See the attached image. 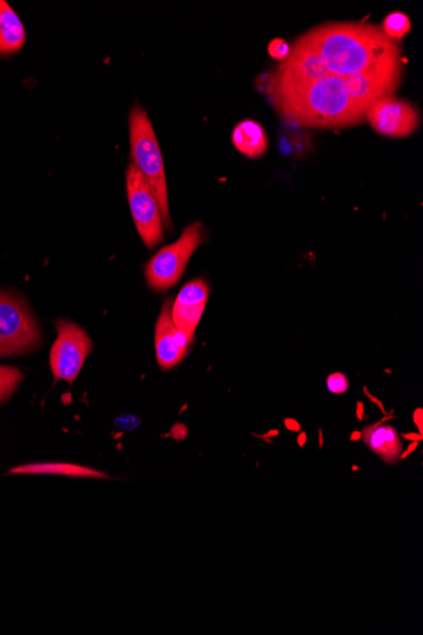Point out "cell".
Segmentation results:
<instances>
[{
    "instance_id": "obj_14",
    "label": "cell",
    "mask_w": 423,
    "mask_h": 635,
    "mask_svg": "<svg viewBox=\"0 0 423 635\" xmlns=\"http://www.w3.org/2000/svg\"><path fill=\"white\" fill-rule=\"evenodd\" d=\"M26 43V29L12 7L0 0V56L16 54Z\"/></svg>"
},
{
    "instance_id": "obj_1",
    "label": "cell",
    "mask_w": 423,
    "mask_h": 635,
    "mask_svg": "<svg viewBox=\"0 0 423 635\" xmlns=\"http://www.w3.org/2000/svg\"><path fill=\"white\" fill-rule=\"evenodd\" d=\"M326 63L331 75L352 77L380 69L403 67L402 52L380 26L370 24H326L300 36Z\"/></svg>"
},
{
    "instance_id": "obj_7",
    "label": "cell",
    "mask_w": 423,
    "mask_h": 635,
    "mask_svg": "<svg viewBox=\"0 0 423 635\" xmlns=\"http://www.w3.org/2000/svg\"><path fill=\"white\" fill-rule=\"evenodd\" d=\"M128 203L140 237L149 249H154L164 239L161 204L153 189L131 164L126 172Z\"/></svg>"
},
{
    "instance_id": "obj_16",
    "label": "cell",
    "mask_w": 423,
    "mask_h": 635,
    "mask_svg": "<svg viewBox=\"0 0 423 635\" xmlns=\"http://www.w3.org/2000/svg\"><path fill=\"white\" fill-rule=\"evenodd\" d=\"M10 474H59L67 478L108 479L107 474L92 470V468L72 463H36L13 468Z\"/></svg>"
},
{
    "instance_id": "obj_9",
    "label": "cell",
    "mask_w": 423,
    "mask_h": 635,
    "mask_svg": "<svg viewBox=\"0 0 423 635\" xmlns=\"http://www.w3.org/2000/svg\"><path fill=\"white\" fill-rule=\"evenodd\" d=\"M366 119L375 132L387 138H407L418 130L420 113L410 102L385 96L366 110Z\"/></svg>"
},
{
    "instance_id": "obj_2",
    "label": "cell",
    "mask_w": 423,
    "mask_h": 635,
    "mask_svg": "<svg viewBox=\"0 0 423 635\" xmlns=\"http://www.w3.org/2000/svg\"><path fill=\"white\" fill-rule=\"evenodd\" d=\"M274 105L291 124L337 128L361 124L366 109L347 93L343 78H328L289 89L273 90Z\"/></svg>"
},
{
    "instance_id": "obj_19",
    "label": "cell",
    "mask_w": 423,
    "mask_h": 635,
    "mask_svg": "<svg viewBox=\"0 0 423 635\" xmlns=\"http://www.w3.org/2000/svg\"><path fill=\"white\" fill-rule=\"evenodd\" d=\"M291 51V45L283 39L271 40L268 47L269 55L281 63L289 59Z\"/></svg>"
},
{
    "instance_id": "obj_21",
    "label": "cell",
    "mask_w": 423,
    "mask_h": 635,
    "mask_svg": "<svg viewBox=\"0 0 423 635\" xmlns=\"http://www.w3.org/2000/svg\"><path fill=\"white\" fill-rule=\"evenodd\" d=\"M117 423L120 428L132 430L136 427L140 426V420L138 418H134V416H124L123 419H118Z\"/></svg>"
},
{
    "instance_id": "obj_20",
    "label": "cell",
    "mask_w": 423,
    "mask_h": 635,
    "mask_svg": "<svg viewBox=\"0 0 423 635\" xmlns=\"http://www.w3.org/2000/svg\"><path fill=\"white\" fill-rule=\"evenodd\" d=\"M328 389L336 395H343V393L349 390V380L343 373H334L328 378Z\"/></svg>"
},
{
    "instance_id": "obj_11",
    "label": "cell",
    "mask_w": 423,
    "mask_h": 635,
    "mask_svg": "<svg viewBox=\"0 0 423 635\" xmlns=\"http://www.w3.org/2000/svg\"><path fill=\"white\" fill-rule=\"evenodd\" d=\"M403 67L397 69H380L343 78L347 93L366 110L370 104L385 96L396 92Z\"/></svg>"
},
{
    "instance_id": "obj_4",
    "label": "cell",
    "mask_w": 423,
    "mask_h": 635,
    "mask_svg": "<svg viewBox=\"0 0 423 635\" xmlns=\"http://www.w3.org/2000/svg\"><path fill=\"white\" fill-rule=\"evenodd\" d=\"M42 345V332L25 299L0 291V357L34 353Z\"/></svg>"
},
{
    "instance_id": "obj_8",
    "label": "cell",
    "mask_w": 423,
    "mask_h": 635,
    "mask_svg": "<svg viewBox=\"0 0 423 635\" xmlns=\"http://www.w3.org/2000/svg\"><path fill=\"white\" fill-rule=\"evenodd\" d=\"M330 75L329 67L320 52L299 37L294 42L289 59H285L278 66L273 81H271V92L308 85V82L328 78Z\"/></svg>"
},
{
    "instance_id": "obj_6",
    "label": "cell",
    "mask_w": 423,
    "mask_h": 635,
    "mask_svg": "<svg viewBox=\"0 0 423 635\" xmlns=\"http://www.w3.org/2000/svg\"><path fill=\"white\" fill-rule=\"evenodd\" d=\"M57 339L50 352V368L56 381L73 384L93 352L92 339L79 325L65 319L56 321Z\"/></svg>"
},
{
    "instance_id": "obj_13",
    "label": "cell",
    "mask_w": 423,
    "mask_h": 635,
    "mask_svg": "<svg viewBox=\"0 0 423 635\" xmlns=\"http://www.w3.org/2000/svg\"><path fill=\"white\" fill-rule=\"evenodd\" d=\"M362 441L384 462L395 465L402 457L403 445L395 428L389 426L367 427L362 430Z\"/></svg>"
},
{
    "instance_id": "obj_5",
    "label": "cell",
    "mask_w": 423,
    "mask_h": 635,
    "mask_svg": "<svg viewBox=\"0 0 423 635\" xmlns=\"http://www.w3.org/2000/svg\"><path fill=\"white\" fill-rule=\"evenodd\" d=\"M203 241V226L194 223L187 226L176 243L165 246L151 258L145 267L146 281L151 290L163 292L176 287L183 277L188 262L191 261Z\"/></svg>"
},
{
    "instance_id": "obj_17",
    "label": "cell",
    "mask_w": 423,
    "mask_h": 635,
    "mask_svg": "<svg viewBox=\"0 0 423 635\" xmlns=\"http://www.w3.org/2000/svg\"><path fill=\"white\" fill-rule=\"evenodd\" d=\"M24 378L17 367L0 366V406L11 399L24 382Z\"/></svg>"
},
{
    "instance_id": "obj_10",
    "label": "cell",
    "mask_w": 423,
    "mask_h": 635,
    "mask_svg": "<svg viewBox=\"0 0 423 635\" xmlns=\"http://www.w3.org/2000/svg\"><path fill=\"white\" fill-rule=\"evenodd\" d=\"M171 313L172 301L166 300L155 330L156 359L158 366L164 370L177 367L179 363L183 361L193 343L191 339L177 329L176 323L172 321Z\"/></svg>"
},
{
    "instance_id": "obj_12",
    "label": "cell",
    "mask_w": 423,
    "mask_h": 635,
    "mask_svg": "<svg viewBox=\"0 0 423 635\" xmlns=\"http://www.w3.org/2000/svg\"><path fill=\"white\" fill-rule=\"evenodd\" d=\"M209 297V287L203 279L187 283L172 302V321L189 339L194 334L202 319Z\"/></svg>"
},
{
    "instance_id": "obj_22",
    "label": "cell",
    "mask_w": 423,
    "mask_h": 635,
    "mask_svg": "<svg viewBox=\"0 0 423 635\" xmlns=\"http://www.w3.org/2000/svg\"><path fill=\"white\" fill-rule=\"evenodd\" d=\"M422 410H418V412L414 414V422L419 423V428L422 432Z\"/></svg>"
},
{
    "instance_id": "obj_3",
    "label": "cell",
    "mask_w": 423,
    "mask_h": 635,
    "mask_svg": "<svg viewBox=\"0 0 423 635\" xmlns=\"http://www.w3.org/2000/svg\"><path fill=\"white\" fill-rule=\"evenodd\" d=\"M130 143L132 165L153 189L161 204L164 228H172L166 186L164 158L153 124L145 110L136 105L130 115Z\"/></svg>"
},
{
    "instance_id": "obj_18",
    "label": "cell",
    "mask_w": 423,
    "mask_h": 635,
    "mask_svg": "<svg viewBox=\"0 0 423 635\" xmlns=\"http://www.w3.org/2000/svg\"><path fill=\"white\" fill-rule=\"evenodd\" d=\"M382 31L389 37L390 40H402L405 36L410 34L412 24L410 17L402 12H392L384 18Z\"/></svg>"
},
{
    "instance_id": "obj_15",
    "label": "cell",
    "mask_w": 423,
    "mask_h": 635,
    "mask_svg": "<svg viewBox=\"0 0 423 635\" xmlns=\"http://www.w3.org/2000/svg\"><path fill=\"white\" fill-rule=\"evenodd\" d=\"M232 143L241 154L251 158H258L267 153L268 136L259 123L253 119H245L233 128Z\"/></svg>"
}]
</instances>
